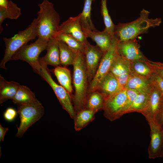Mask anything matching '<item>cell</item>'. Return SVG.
Instances as JSON below:
<instances>
[{"label": "cell", "mask_w": 163, "mask_h": 163, "mask_svg": "<svg viewBox=\"0 0 163 163\" xmlns=\"http://www.w3.org/2000/svg\"><path fill=\"white\" fill-rule=\"evenodd\" d=\"M149 13L143 9L139 17L134 21L115 25L113 37L118 41L134 39L141 34L147 33L150 28L159 26L162 21L161 19L149 18Z\"/></svg>", "instance_id": "cell-1"}, {"label": "cell", "mask_w": 163, "mask_h": 163, "mask_svg": "<svg viewBox=\"0 0 163 163\" xmlns=\"http://www.w3.org/2000/svg\"><path fill=\"white\" fill-rule=\"evenodd\" d=\"M37 13V37L49 41L55 37L60 25V17L52 3L44 0Z\"/></svg>", "instance_id": "cell-2"}, {"label": "cell", "mask_w": 163, "mask_h": 163, "mask_svg": "<svg viewBox=\"0 0 163 163\" xmlns=\"http://www.w3.org/2000/svg\"><path fill=\"white\" fill-rule=\"evenodd\" d=\"M73 83L75 89L73 98L76 113L84 108L88 94L89 83L83 53L78 51L73 65Z\"/></svg>", "instance_id": "cell-3"}, {"label": "cell", "mask_w": 163, "mask_h": 163, "mask_svg": "<svg viewBox=\"0 0 163 163\" xmlns=\"http://www.w3.org/2000/svg\"><path fill=\"white\" fill-rule=\"evenodd\" d=\"M37 19L35 18L27 28L19 31L14 37H3L5 48L4 56L0 64V68L6 69L5 65L11 60L14 53L29 41L37 37Z\"/></svg>", "instance_id": "cell-4"}, {"label": "cell", "mask_w": 163, "mask_h": 163, "mask_svg": "<svg viewBox=\"0 0 163 163\" xmlns=\"http://www.w3.org/2000/svg\"><path fill=\"white\" fill-rule=\"evenodd\" d=\"M48 42L38 38L33 43L26 44L14 53L11 60H20L26 62L40 75L42 66L40 63L39 56L42 51L46 50Z\"/></svg>", "instance_id": "cell-5"}, {"label": "cell", "mask_w": 163, "mask_h": 163, "mask_svg": "<svg viewBox=\"0 0 163 163\" xmlns=\"http://www.w3.org/2000/svg\"><path fill=\"white\" fill-rule=\"evenodd\" d=\"M17 105L20 123L16 136L21 138L30 127L43 116L44 109L38 100L31 103Z\"/></svg>", "instance_id": "cell-6"}, {"label": "cell", "mask_w": 163, "mask_h": 163, "mask_svg": "<svg viewBox=\"0 0 163 163\" xmlns=\"http://www.w3.org/2000/svg\"><path fill=\"white\" fill-rule=\"evenodd\" d=\"M40 75L47 82L53 90L62 108L65 110L74 119L76 112L72 105L71 95L69 92L61 85L57 84L52 78L47 66L42 65Z\"/></svg>", "instance_id": "cell-7"}, {"label": "cell", "mask_w": 163, "mask_h": 163, "mask_svg": "<svg viewBox=\"0 0 163 163\" xmlns=\"http://www.w3.org/2000/svg\"><path fill=\"white\" fill-rule=\"evenodd\" d=\"M127 99L126 89L118 91L107 97L105 101L104 115L110 121L120 118Z\"/></svg>", "instance_id": "cell-8"}, {"label": "cell", "mask_w": 163, "mask_h": 163, "mask_svg": "<svg viewBox=\"0 0 163 163\" xmlns=\"http://www.w3.org/2000/svg\"><path fill=\"white\" fill-rule=\"evenodd\" d=\"M116 40L113 37L108 50L104 54L100 63L96 73L90 83L88 94L96 91L99 83L110 71V70L116 54Z\"/></svg>", "instance_id": "cell-9"}, {"label": "cell", "mask_w": 163, "mask_h": 163, "mask_svg": "<svg viewBox=\"0 0 163 163\" xmlns=\"http://www.w3.org/2000/svg\"><path fill=\"white\" fill-rule=\"evenodd\" d=\"M84 46L83 53L89 85L96 73L104 53L97 45L91 44L88 40Z\"/></svg>", "instance_id": "cell-10"}, {"label": "cell", "mask_w": 163, "mask_h": 163, "mask_svg": "<svg viewBox=\"0 0 163 163\" xmlns=\"http://www.w3.org/2000/svg\"><path fill=\"white\" fill-rule=\"evenodd\" d=\"M116 49L119 55L129 62L146 61L148 59L140 50L136 38L122 41L117 40Z\"/></svg>", "instance_id": "cell-11"}, {"label": "cell", "mask_w": 163, "mask_h": 163, "mask_svg": "<svg viewBox=\"0 0 163 163\" xmlns=\"http://www.w3.org/2000/svg\"><path fill=\"white\" fill-rule=\"evenodd\" d=\"M147 121L150 129V141L148 148L149 157L154 159L159 157L163 143V129L155 120Z\"/></svg>", "instance_id": "cell-12"}, {"label": "cell", "mask_w": 163, "mask_h": 163, "mask_svg": "<svg viewBox=\"0 0 163 163\" xmlns=\"http://www.w3.org/2000/svg\"><path fill=\"white\" fill-rule=\"evenodd\" d=\"M148 93L149 98L147 105L141 113L145 117L147 121L155 120L163 101V96L152 85Z\"/></svg>", "instance_id": "cell-13"}, {"label": "cell", "mask_w": 163, "mask_h": 163, "mask_svg": "<svg viewBox=\"0 0 163 163\" xmlns=\"http://www.w3.org/2000/svg\"><path fill=\"white\" fill-rule=\"evenodd\" d=\"M80 13L77 16L70 17L60 24L58 32L70 34L84 44L87 41L81 24Z\"/></svg>", "instance_id": "cell-14"}, {"label": "cell", "mask_w": 163, "mask_h": 163, "mask_svg": "<svg viewBox=\"0 0 163 163\" xmlns=\"http://www.w3.org/2000/svg\"><path fill=\"white\" fill-rule=\"evenodd\" d=\"M46 50V55L39 58L41 65H50L55 67L61 66L58 40L54 37L49 40Z\"/></svg>", "instance_id": "cell-15"}, {"label": "cell", "mask_w": 163, "mask_h": 163, "mask_svg": "<svg viewBox=\"0 0 163 163\" xmlns=\"http://www.w3.org/2000/svg\"><path fill=\"white\" fill-rule=\"evenodd\" d=\"M86 37L91 38L104 53L110 48L113 37L104 30L102 31L83 30Z\"/></svg>", "instance_id": "cell-16"}, {"label": "cell", "mask_w": 163, "mask_h": 163, "mask_svg": "<svg viewBox=\"0 0 163 163\" xmlns=\"http://www.w3.org/2000/svg\"><path fill=\"white\" fill-rule=\"evenodd\" d=\"M119 90H120L117 79L110 72L102 79L96 90L103 94L106 99Z\"/></svg>", "instance_id": "cell-17"}, {"label": "cell", "mask_w": 163, "mask_h": 163, "mask_svg": "<svg viewBox=\"0 0 163 163\" xmlns=\"http://www.w3.org/2000/svg\"><path fill=\"white\" fill-rule=\"evenodd\" d=\"M151 86L149 79L131 73L125 88L135 90L140 93H148Z\"/></svg>", "instance_id": "cell-18"}, {"label": "cell", "mask_w": 163, "mask_h": 163, "mask_svg": "<svg viewBox=\"0 0 163 163\" xmlns=\"http://www.w3.org/2000/svg\"><path fill=\"white\" fill-rule=\"evenodd\" d=\"M20 85L13 81L8 82L0 75V104L8 99H12Z\"/></svg>", "instance_id": "cell-19"}, {"label": "cell", "mask_w": 163, "mask_h": 163, "mask_svg": "<svg viewBox=\"0 0 163 163\" xmlns=\"http://www.w3.org/2000/svg\"><path fill=\"white\" fill-rule=\"evenodd\" d=\"M21 9L12 1H8L5 7H0V33L3 30L2 23L5 19L17 20L21 15Z\"/></svg>", "instance_id": "cell-20"}, {"label": "cell", "mask_w": 163, "mask_h": 163, "mask_svg": "<svg viewBox=\"0 0 163 163\" xmlns=\"http://www.w3.org/2000/svg\"><path fill=\"white\" fill-rule=\"evenodd\" d=\"M96 112L84 108L76 113L74 117V128L76 131H80L86 127L95 118Z\"/></svg>", "instance_id": "cell-21"}, {"label": "cell", "mask_w": 163, "mask_h": 163, "mask_svg": "<svg viewBox=\"0 0 163 163\" xmlns=\"http://www.w3.org/2000/svg\"><path fill=\"white\" fill-rule=\"evenodd\" d=\"M58 40L61 65L65 67L73 65L78 51L69 47L63 42Z\"/></svg>", "instance_id": "cell-22"}, {"label": "cell", "mask_w": 163, "mask_h": 163, "mask_svg": "<svg viewBox=\"0 0 163 163\" xmlns=\"http://www.w3.org/2000/svg\"><path fill=\"white\" fill-rule=\"evenodd\" d=\"M53 72L60 85L71 95L73 89L70 70L66 67L58 66L55 67Z\"/></svg>", "instance_id": "cell-23"}, {"label": "cell", "mask_w": 163, "mask_h": 163, "mask_svg": "<svg viewBox=\"0 0 163 163\" xmlns=\"http://www.w3.org/2000/svg\"><path fill=\"white\" fill-rule=\"evenodd\" d=\"M106 98L100 92L95 91L89 93L84 108L93 110L96 112L103 110Z\"/></svg>", "instance_id": "cell-24"}, {"label": "cell", "mask_w": 163, "mask_h": 163, "mask_svg": "<svg viewBox=\"0 0 163 163\" xmlns=\"http://www.w3.org/2000/svg\"><path fill=\"white\" fill-rule=\"evenodd\" d=\"M129 64V61L121 56L117 52L109 72L117 78L123 74L131 73Z\"/></svg>", "instance_id": "cell-25"}, {"label": "cell", "mask_w": 163, "mask_h": 163, "mask_svg": "<svg viewBox=\"0 0 163 163\" xmlns=\"http://www.w3.org/2000/svg\"><path fill=\"white\" fill-rule=\"evenodd\" d=\"M37 100L36 98L35 93L28 87L20 85L12 100L14 104H17L31 103Z\"/></svg>", "instance_id": "cell-26"}, {"label": "cell", "mask_w": 163, "mask_h": 163, "mask_svg": "<svg viewBox=\"0 0 163 163\" xmlns=\"http://www.w3.org/2000/svg\"><path fill=\"white\" fill-rule=\"evenodd\" d=\"M94 0H84L82 12L80 13V21L82 29L98 30L94 27L91 17V5Z\"/></svg>", "instance_id": "cell-27"}, {"label": "cell", "mask_w": 163, "mask_h": 163, "mask_svg": "<svg viewBox=\"0 0 163 163\" xmlns=\"http://www.w3.org/2000/svg\"><path fill=\"white\" fill-rule=\"evenodd\" d=\"M55 37L63 42L73 49L83 53L84 44L72 35L61 32H57Z\"/></svg>", "instance_id": "cell-28"}, {"label": "cell", "mask_w": 163, "mask_h": 163, "mask_svg": "<svg viewBox=\"0 0 163 163\" xmlns=\"http://www.w3.org/2000/svg\"><path fill=\"white\" fill-rule=\"evenodd\" d=\"M145 62L140 60L130 62L131 73L149 79L153 72Z\"/></svg>", "instance_id": "cell-29"}, {"label": "cell", "mask_w": 163, "mask_h": 163, "mask_svg": "<svg viewBox=\"0 0 163 163\" xmlns=\"http://www.w3.org/2000/svg\"><path fill=\"white\" fill-rule=\"evenodd\" d=\"M149 98L148 93L139 92L126 113L133 112L141 113L146 108Z\"/></svg>", "instance_id": "cell-30"}, {"label": "cell", "mask_w": 163, "mask_h": 163, "mask_svg": "<svg viewBox=\"0 0 163 163\" xmlns=\"http://www.w3.org/2000/svg\"><path fill=\"white\" fill-rule=\"evenodd\" d=\"M101 11L105 26L104 30L113 37L115 25L113 24L109 14L107 6V0H101Z\"/></svg>", "instance_id": "cell-31"}, {"label": "cell", "mask_w": 163, "mask_h": 163, "mask_svg": "<svg viewBox=\"0 0 163 163\" xmlns=\"http://www.w3.org/2000/svg\"><path fill=\"white\" fill-rule=\"evenodd\" d=\"M139 93L134 89L126 90L127 99L123 110V115L126 114V112L130 107Z\"/></svg>", "instance_id": "cell-32"}, {"label": "cell", "mask_w": 163, "mask_h": 163, "mask_svg": "<svg viewBox=\"0 0 163 163\" xmlns=\"http://www.w3.org/2000/svg\"><path fill=\"white\" fill-rule=\"evenodd\" d=\"M149 79L151 85L156 88L163 96V78L153 72Z\"/></svg>", "instance_id": "cell-33"}, {"label": "cell", "mask_w": 163, "mask_h": 163, "mask_svg": "<svg viewBox=\"0 0 163 163\" xmlns=\"http://www.w3.org/2000/svg\"><path fill=\"white\" fill-rule=\"evenodd\" d=\"M145 62L153 72L163 78V63L153 62L148 59Z\"/></svg>", "instance_id": "cell-34"}, {"label": "cell", "mask_w": 163, "mask_h": 163, "mask_svg": "<svg viewBox=\"0 0 163 163\" xmlns=\"http://www.w3.org/2000/svg\"><path fill=\"white\" fill-rule=\"evenodd\" d=\"M17 115V112L14 108L9 107L4 113V119L7 121L11 122L14 120Z\"/></svg>", "instance_id": "cell-35"}, {"label": "cell", "mask_w": 163, "mask_h": 163, "mask_svg": "<svg viewBox=\"0 0 163 163\" xmlns=\"http://www.w3.org/2000/svg\"><path fill=\"white\" fill-rule=\"evenodd\" d=\"M155 120L161 127L163 126V101Z\"/></svg>", "instance_id": "cell-36"}, {"label": "cell", "mask_w": 163, "mask_h": 163, "mask_svg": "<svg viewBox=\"0 0 163 163\" xmlns=\"http://www.w3.org/2000/svg\"><path fill=\"white\" fill-rule=\"evenodd\" d=\"M8 130V128H4L0 124V141H3L6 132Z\"/></svg>", "instance_id": "cell-37"}, {"label": "cell", "mask_w": 163, "mask_h": 163, "mask_svg": "<svg viewBox=\"0 0 163 163\" xmlns=\"http://www.w3.org/2000/svg\"><path fill=\"white\" fill-rule=\"evenodd\" d=\"M159 157L163 158V143L161 149Z\"/></svg>", "instance_id": "cell-38"}, {"label": "cell", "mask_w": 163, "mask_h": 163, "mask_svg": "<svg viewBox=\"0 0 163 163\" xmlns=\"http://www.w3.org/2000/svg\"><path fill=\"white\" fill-rule=\"evenodd\" d=\"M162 129H163V126L162 127Z\"/></svg>", "instance_id": "cell-39"}]
</instances>
